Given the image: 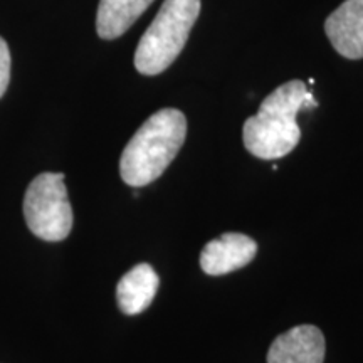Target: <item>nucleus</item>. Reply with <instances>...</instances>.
<instances>
[{"instance_id": "0eeeda50", "label": "nucleus", "mask_w": 363, "mask_h": 363, "mask_svg": "<svg viewBox=\"0 0 363 363\" xmlns=\"http://www.w3.org/2000/svg\"><path fill=\"white\" fill-rule=\"evenodd\" d=\"M325 33L340 56L363 57V0H345L325 22Z\"/></svg>"}, {"instance_id": "423d86ee", "label": "nucleus", "mask_w": 363, "mask_h": 363, "mask_svg": "<svg viewBox=\"0 0 363 363\" xmlns=\"http://www.w3.org/2000/svg\"><path fill=\"white\" fill-rule=\"evenodd\" d=\"M325 337L313 325H299L279 335L267 352V363H323Z\"/></svg>"}, {"instance_id": "f03ea898", "label": "nucleus", "mask_w": 363, "mask_h": 363, "mask_svg": "<svg viewBox=\"0 0 363 363\" xmlns=\"http://www.w3.org/2000/svg\"><path fill=\"white\" fill-rule=\"evenodd\" d=\"M187 136V118L175 108L153 113L131 136L120 158V175L130 187L155 182L179 155Z\"/></svg>"}, {"instance_id": "9d476101", "label": "nucleus", "mask_w": 363, "mask_h": 363, "mask_svg": "<svg viewBox=\"0 0 363 363\" xmlns=\"http://www.w3.org/2000/svg\"><path fill=\"white\" fill-rule=\"evenodd\" d=\"M11 83V51L6 40L0 38V98L6 94Z\"/></svg>"}, {"instance_id": "20e7f679", "label": "nucleus", "mask_w": 363, "mask_h": 363, "mask_svg": "<svg viewBox=\"0 0 363 363\" xmlns=\"http://www.w3.org/2000/svg\"><path fill=\"white\" fill-rule=\"evenodd\" d=\"M24 217L30 233L48 242H59L69 235L72 208L65 174L45 172L30 182L24 195Z\"/></svg>"}, {"instance_id": "7ed1b4c3", "label": "nucleus", "mask_w": 363, "mask_h": 363, "mask_svg": "<svg viewBox=\"0 0 363 363\" xmlns=\"http://www.w3.org/2000/svg\"><path fill=\"white\" fill-rule=\"evenodd\" d=\"M199 13L201 0H165L136 48V71L157 76L169 69L187 44Z\"/></svg>"}, {"instance_id": "f257e3e1", "label": "nucleus", "mask_w": 363, "mask_h": 363, "mask_svg": "<svg viewBox=\"0 0 363 363\" xmlns=\"http://www.w3.org/2000/svg\"><path fill=\"white\" fill-rule=\"evenodd\" d=\"M316 106L306 83L293 79L281 84L264 98L257 115L244 121V147L261 160H278L289 155L301 140L298 113Z\"/></svg>"}, {"instance_id": "39448f33", "label": "nucleus", "mask_w": 363, "mask_h": 363, "mask_svg": "<svg viewBox=\"0 0 363 363\" xmlns=\"http://www.w3.org/2000/svg\"><path fill=\"white\" fill-rule=\"evenodd\" d=\"M256 254L257 244L249 235L225 233L203 246L201 267L208 276H224L246 267Z\"/></svg>"}, {"instance_id": "6e6552de", "label": "nucleus", "mask_w": 363, "mask_h": 363, "mask_svg": "<svg viewBox=\"0 0 363 363\" xmlns=\"http://www.w3.org/2000/svg\"><path fill=\"white\" fill-rule=\"evenodd\" d=\"M160 286V278L147 262L136 264L126 272L116 286L118 308L125 315H140L152 305Z\"/></svg>"}, {"instance_id": "1a4fd4ad", "label": "nucleus", "mask_w": 363, "mask_h": 363, "mask_svg": "<svg viewBox=\"0 0 363 363\" xmlns=\"http://www.w3.org/2000/svg\"><path fill=\"white\" fill-rule=\"evenodd\" d=\"M153 0H99L96 33L104 40L123 35Z\"/></svg>"}]
</instances>
